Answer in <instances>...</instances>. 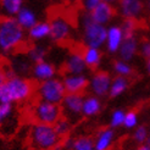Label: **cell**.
I'll use <instances>...</instances> for the list:
<instances>
[{"instance_id":"1","label":"cell","mask_w":150,"mask_h":150,"mask_svg":"<svg viewBox=\"0 0 150 150\" xmlns=\"http://www.w3.org/2000/svg\"><path fill=\"white\" fill-rule=\"evenodd\" d=\"M35 86L26 76L10 74L0 86V104H22L34 95Z\"/></svg>"},{"instance_id":"2","label":"cell","mask_w":150,"mask_h":150,"mask_svg":"<svg viewBox=\"0 0 150 150\" xmlns=\"http://www.w3.org/2000/svg\"><path fill=\"white\" fill-rule=\"evenodd\" d=\"M27 39V31L22 28L15 17L0 18V52L10 55L20 50Z\"/></svg>"},{"instance_id":"3","label":"cell","mask_w":150,"mask_h":150,"mask_svg":"<svg viewBox=\"0 0 150 150\" xmlns=\"http://www.w3.org/2000/svg\"><path fill=\"white\" fill-rule=\"evenodd\" d=\"M78 27L81 31V40L83 47L103 49L106 40V26L95 22L91 13L82 11L78 17Z\"/></svg>"},{"instance_id":"4","label":"cell","mask_w":150,"mask_h":150,"mask_svg":"<svg viewBox=\"0 0 150 150\" xmlns=\"http://www.w3.org/2000/svg\"><path fill=\"white\" fill-rule=\"evenodd\" d=\"M61 140L54 125L34 122L28 133V144L32 150H52Z\"/></svg>"},{"instance_id":"5","label":"cell","mask_w":150,"mask_h":150,"mask_svg":"<svg viewBox=\"0 0 150 150\" xmlns=\"http://www.w3.org/2000/svg\"><path fill=\"white\" fill-rule=\"evenodd\" d=\"M29 114L34 122L54 125L59 118L64 116L62 108L60 104H54L37 99L31 106Z\"/></svg>"},{"instance_id":"6","label":"cell","mask_w":150,"mask_h":150,"mask_svg":"<svg viewBox=\"0 0 150 150\" xmlns=\"http://www.w3.org/2000/svg\"><path fill=\"white\" fill-rule=\"evenodd\" d=\"M34 95L39 100L54 103V104H61L62 99L66 95V89L62 83V78L54 77L51 79L37 83Z\"/></svg>"},{"instance_id":"7","label":"cell","mask_w":150,"mask_h":150,"mask_svg":"<svg viewBox=\"0 0 150 150\" xmlns=\"http://www.w3.org/2000/svg\"><path fill=\"white\" fill-rule=\"evenodd\" d=\"M50 40L55 44H65L70 42L73 37L74 29L71 21L65 15H54L50 20Z\"/></svg>"},{"instance_id":"8","label":"cell","mask_w":150,"mask_h":150,"mask_svg":"<svg viewBox=\"0 0 150 150\" xmlns=\"http://www.w3.org/2000/svg\"><path fill=\"white\" fill-rule=\"evenodd\" d=\"M111 73L104 70H95L91 76H89V86H88V92L96 95L99 98L104 99L109 96L111 82H112Z\"/></svg>"},{"instance_id":"9","label":"cell","mask_w":150,"mask_h":150,"mask_svg":"<svg viewBox=\"0 0 150 150\" xmlns=\"http://www.w3.org/2000/svg\"><path fill=\"white\" fill-rule=\"evenodd\" d=\"M117 15L123 20H140L144 16L146 6L144 0H118L116 4Z\"/></svg>"},{"instance_id":"10","label":"cell","mask_w":150,"mask_h":150,"mask_svg":"<svg viewBox=\"0 0 150 150\" xmlns=\"http://www.w3.org/2000/svg\"><path fill=\"white\" fill-rule=\"evenodd\" d=\"M84 94H73L66 93L65 98L61 101V108L64 116L67 117L70 121H76L82 116V108H83Z\"/></svg>"},{"instance_id":"11","label":"cell","mask_w":150,"mask_h":150,"mask_svg":"<svg viewBox=\"0 0 150 150\" xmlns=\"http://www.w3.org/2000/svg\"><path fill=\"white\" fill-rule=\"evenodd\" d=\"M62 83L66 93L86 94L89 86V76H87V73H65Z\"/></svg>"},{"instance_id":"12","label":"cell","mask_w":150,"mask_h":150,"mask_svg":"<svg viewBox=\"0 0 150 150\" xmlns=\"http://www.w3.org/2000/svg\"><path fill=\"white\" fill-rule=\"evenodd\" d=\"M125 39V33L121 28V25L111 23L106 28V40H105V49L110 55H117L120 47Z\"/></svg>"},{"instance_id":"13","label":"cell","mask_w":150,"mask_h":150,"mask_svg":"<svg viewBox=\"0 0 150 150\" xmlns=\"http://www.w3.org/2000/svg\"><path fill=\"white\" fill-rule=\"evenodd\" d=\"M57 72L59 71L55 64H52L49 60H43V61L33 64L31 70V77L34 82L39 83V82L57 77Z\"/></svg>"},{"instance_id":"14","label":"cell","mask_w":150,"mask_h":150,"mask_svg":"<svg viewBox=\"0 0 150 150\" xmlns=\"http://www.w3.org/2000/svg\"><path fill=\"white\" fill-rule=\"evenodd\" d=\"M62 70L65 73H87V65L84 62L82 50H71L64 60Z\"/></svg>"},{"instance_id":"15","label":"cell","mask_w":150,"mask_h":150,"mask_svg":"<svg viewBox=\"0 0 150 150\" xmlns=\"http://www.w3.org/2000/svg\"><path fill=\"white\" fill-rule=\"evenodd\" d=\"M89 13H91L92 18L95 22H98V23L108 27L109 25L112 23V21L115 20L116 15H117V10H116V5L101 1L92 12H89Z\"/></svg>"},{"instance_id":"16","label":"cell","mask_w":150,"mask_h":150,"mask_svg":"<svg viewBox=\"0 0 150 150\" xmlns=\"http://www.w3.org/2000/svg\"><path fill=\"white\" fill-rule=\"evenodd\" d=\"M95 150H112L116 142V129L110 126L103 127L93 137Z\"/></svg>"},{"instance_id":"17","label":"cell","mask_w":150,"mask_h":150,"mask_svg":"<svg viewBox=\"0 0 150 150\" xmlns=\"http://www.w3.org/2000/svg\"><path fill=\"white\" fill-rule=\"evenodd\" d=\"M138 55H139V39L137 34L125 37L121 47H120V50L117 52L118 59L132 62Z\"/></svg>"},{"instance_id":"18","label":"cell","mask_w":150,"mask_h":150,"mask_svg":"<svg viewBox=\"0 0 150 150\" xmlns=\"http://www.w3.org/2000/svg\"><path fill=\"white\" fill-rule=\"evenodd\" d=\"M103 99L93 94H87L84 95L83 100V108H82V116L87 118H92L98 116L103 111Z\"/></svg>"},{"instance_id":"19","label":"cell","mask_w":150,"mask_h":150,"mask_svg":"<svg viewBox=\"0 0 150 150\" xmlns=\"http://www.w3.org/2000/svg\"><path fill=\"white\" fill-rule=\"evenodd\" d=\"M27 38L33 43H40L50 38V23L49 21L43 20L38 21L37 23L27 31Z\"/></svg>"},{"instance_id":"20","label":"cell","mask_w":150,"mask_h":150,"mask_svg":"<svg viewBox=\"0 0 150 150\" xmlns=\"http://www.w3.org/2000/svg\"><path fill=\"white\" fill-rule=\"evenodd\" d=\"M32 66L33 64L26 54H17L11 59L10 72L13 74H20V76H27L28 73L31 74Z\"/></svg>"},{"instance_id":"21","label":"cell","mask_w":150,"mask_h":150,"mask_svg":"<svg viewBox=\"0 0 150 150\" xmlns=\"http://www.w3.org/2000/svg\"><path fill=\"white\" fill-rule=\"evenodd\" d=\"M82 55H83L84 62L87 65L88 70H99V67L103 62L104 54L101 49L99 48H92V47H84L82 50Z\"/></svg>"},{"instance_id":"22","label":"cell","mask_w":150,"mask_h":150,"mask_svg":"<svg viewBox=\"0 0 150 150\" xmlns=\"http://www.w3.org/2000/svg\"><path fill=\"white\" fill-rule=\"evenodd\" d=\"M16 21L18 22V25L25 29V31H28L31 27H33L37 22L39 21L38 18V13L35 12V10H33L32 7L29 6H23L22 9L17 12V15L15 16Z\"/></svg>"},{"instance_id":"23","label":"cell","mask_w":150,"mask_h":150,"mask_svg":"<svg viewBox=\"0 0 150 150\" xmlns=\"http://www.w3.org/2000/svg\"><path fill=\"white\" fill-rule=\"evenodd\" d=\"M131 86V78L122 77V76H114L111 82L110 92H109V98L116 99L118 96L125 94Z\"/></svg>"},{"instance_id":"24","label":"cell","mask_w":150,"mask_h":150,"mask_svg":"<svg viewBox=\"0 0 150 150\" xmlns=\"http://www.w3.org/2000/svg\"><path fill=\"white\" fill-rule=\"evenodd\" d=\"M25 6V0H0V13L3 17H15Z\"/></svg>"},{"instance_id":"25","label":"cell","mask_w":150,"mask_h":150,"mask_svg":"<svg viewBox=\"0 0 150 150\" xmlns=\"http://www.w3.org/2000/svg\"><path fill=\"white\" fill-rule=\"evenodd\" d=\"M26 55L31 60L32 64L39 62V61H43V60H47L48 48L42 43H34L33 45H31L26 50Z\"/></svg>"},{"instance_id":"26","label":"cell","mask_w":150,"mask_h":150,"mask_svg":"<svg viewBox=\"0 0 150 150\" xmlns=\"http://www.w3.org/2000/svg\"><path fill=\"white\" fill-rule=\"evenodd\" d=\"M112 72L115 76L131 78L134 76V67L132 66V62L125 61L122 59H116L112 62Z\"/></svg>"},{"instance_id":"27","label":"cell","mask_w":150,"mask_h":150,"mask_svg":"<svg viewBox=\"0 0 150 150\" xmlns=\"http://www.w3.org/2000/svg\"><path fill=\"white\" fill-rule=\"evenodd\" d=\"M54 128L57 133V136L60 138H65L67 136L71 134V131H72V121H70L67 117L62 116L61 118H59L57 121L54 123Z\"/></svg>"},{"instance_id":"28","label":"cell","mask_w":150,"mask_h":150,"mask_svg":"<svg viewBox=\"0 0 150 150\" xmlns=\"http://www.w3.org/2000/svg\"><path fill=\"white\" fill-rule=\"evenodd\" d=\"M131 139H132V142L136 145L142 144V143H145L146 140H149L150 137H149L148 126H145V125H138L136 128L132 131Z\"/></svg>"},{"instance_id":"29","label":"cell","mask_w":150,"mask_h":150,"mask_svg":"<svg viewBox=\"0 0 150 150\" xmlns=\"http://www.w3.org/2000/svg\"><path fill=\"white\" fill-rule=\"evenodd\" d=\"M72 150H95L93 137H91V136H78V137H74Z\"/></svg>"},{"instance_id":"30","label":"cell","mask_w":150,"mask_h":150,"mask_svg":"<svg viewBox=\"0 0 150 150\" xmlns=\"http://www.w3.org/2000/svg\"><path fill=\"white\" fill-rule=\"evenodd\" d=\"M125 116H126V111L123 109H115L112 110L110 114V120H109V126L114 129H118L123 127L125 122Z\"/></svg>"},{"instance_id":"31","label":"cell","mask_w":150,"mask_h":150,"mask_svg":"<svg viewBox=\"0 0 150 150\" xmlns=\"http://www.w3.org/2000/svg\"><path fill=\"white\" fill-rule=\"evenodd\" d=\"M138 125H139V115H138V112L136 110L126 111L123 128L128 129V131H133Z\"/></svg>"},{"instance_id":"32","label":"cell","mask_w":150,"mask_h":150,"mask_svg":"<svg viewBox=\"0 0 150 150\" xmlns=\"http://www.w3.org/2000/svg\"><path fill=\"white\" fill-rule=\"evenodd\" d=\"M15 108L12 104H0V128L12 118Z\"/></svg>"},{"instance_id":"33","label":"cell","mask_w":150,"mask_h":150,"mask_svg":"<svg viewBox=\"0 0 150 150\" xmlns=\"http://www.w3.org/2000/svg\"><path fill=\"white\" fill-rule=\"evenodd\" d=\"M121 28L125 33V37L128 35H136L137 34V29H138V21L136 20H127L125 18L121 23Z\"/></svg>"},{"instance_id":"34","label":"cell","mask_w":150,"mask_h":150,"mask_svg":"<svg viewBox=\"0 0 150 150\" xmlns=\"http://www.w3.org/2000/svg\"><path fill=\"white\" fill-rule=\"evenodd\" d=\"M139 55L144 60L150 59V39L144 38L139 42Z\"/></svg>"},{"instance_id":"35","label":"cell","mask_w":150,"mask_h":150,"mask_svg":"<svg viewBox=\"0 0 150 150\" xmlns=\"http://www.w3.org/2000/svg\"><path fill=\"white\" fill-rule=\"evenodd\" d=\"M100 3H101V0H81L79 1L82 10L86 12H92Z\"/></svg>"},{"instance_id":"36","label":"cell","mask_w":150,"mask_h":150,"mask_svg":"<svg viewBox=\"0 0 150 150\" xmlns=\"http://www.w3.org/2000/svg\"><path fill=\"white\" fill-rule=\"evenodd\" d=\"M133 150H150V139L146 140L145 143H142V144H138L136 145Z\"/></svg>"},{"instance_id":"37","label":"cell","mask_w":150,"mask_h":150,"mask_svg":"<svg viewBox=\"0 0 150 150\" xmlns=\"http://www.w3.org/2000/svg\"><path fill=\"white\" fill-rule=\"evenodd\" d=\"M6 78H7V73L5 72V70L3 69V67L0 66V86L4 84V82L6 81Z\"/></svg>"},{"instance_id":"38","label":"cell","mask_w":150,"mask_h":150,"mask_svg":"<svg viewBox=\"0 0 150 150\" xmlns=\"http://www.w3.org/2000/svg\"><path fill=\"white\" fill-rule=\"evenodd\" d=\"M145 71H146V73L150 76V59H146L145 60Z\"/></svg>"},{"instance_id":"39","label":"cell","mask_w":150,"mask_h":150,"mask_svg":"<svg viewBox=\"0 0 150 150\" xmlns=\"http://www.w3.org/2000/svg\"><path fill=\"white\" fill-rule=\"evenodd\" d=\"M101 1H105V3H109V4H112V5H116L118 3V0H101Z\"/></svg>"},{"instance_id":"40","label":"cell","mask_w":150,"mask_h":150,"mask_svg":"<svg viewBox=\"0 0 150 150\" xmlns=\"http://www.w3.org/2000/svg\"><path fill=\"white\" fill-rule=\"evenodd\" d=\"M145 6H146V10L150 12V0H146L145 1Z\"/></svg>"},{"instance_id":"41","label":"cell","mask_w":150,"mask_h":150,"mask_svg":"<svg viewBox=\"0 0 150 150\" xmlns=\"http://www.w3.org/2000/svg\"><path fill=\"white\" fill-rule=\"evenodd\" d=\"M69 1L71 3V4H77V3H79L81 0H69Z\"/></svg>"},{"instance_id":"42","label":"cell","mask_w":150,"mask_h":150,"mask_svg":"<svg viewBox=\"0 0 150 150\" xmlns=\"http://www.w3.org/2000/svg\"><path fill=\"white\" fill-rule=\"evenodd\" d=\"M148 129H149V137H150V123L148 125Z\"/></svg>"},{"instance_id":"43","label":"cell","mask_w":150,"mask_h":150,"mask_svg":"<svg viewBox=\"0 0 150 150\" xmlns=\"http://www.w3.org/2000/svg\"><path fill=\"white\" fill-rule=\"evenodd\" d=\"M47 1H50V3H54V1H56V0H47Z\"/></svg>"}]
</instances>
